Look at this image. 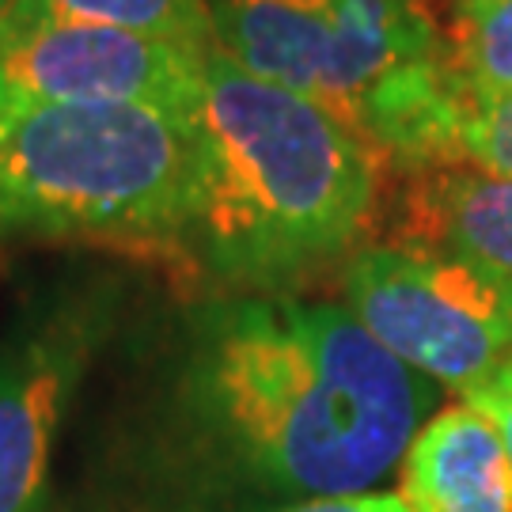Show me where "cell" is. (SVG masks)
<instances>
[{"mask_svg":"<svg viewBox=\"0 0 512 512\" xmlns=\"http://www.w3.org/2000/svg\"><path fill=\"white\" fill-rule=\"evenodd\" d=\"M8 8H12V0H0V19L8 16Z\"/></svg>","mask_w":512,"mask_h":512,"instance_id":"9a60e30c","label":"cell"},{"mask_svg":"<svg viewBox=\"0 0 512 512\" xmlns=\"http://www.w3.org/2000/svg\"><path fill=\"white\" fill-rule=\"evenodd\" d=\"M190 114L160 107H0V228L186 251Z\"/></svg>","mask_w":512,"mask_h":512,"instance_id":"3957f363","label":"cell"},{"mask_svg":"<svg viewBox=\"0 0 512 512\" xmlns=\"http://www.w3.org/2000/svg\"><path fill=\"white\" fill-rule=\"evenodd\" d=\"M213 50L171 38L42 23L0 35V107H160L190 114Z\"/></svg>","mask_w":512,"mask_h":512,"instance_id":"8992f818","label":"cell"},{"mask_svg":"<svg viewBox=\"0 0 512 512\" xmlns=\"http://www.w3.org/2000/svg\"><path fill=\"white\" fill-rule=\"evenodd\" d=\"M410 512H512V463L497 425L471 403L440 410L399 463Z\"/></svg>","mask_w":512,"mask_h":512,"instance_id":"ba28073f","label":"cell"},{"mask_svg":"<svg viewBox=\"0 0 512 512\" xmlns=\"http://www.w3.org/2000/svg\"><path fill=\"white\" fill-rule=\"evenodd\" d=\"M42 23H76V27H110L137 35L171 38L213 50V4L209 0H12L4 31H27Z\"/></svg>","mask_w":512,"mask_h":512,"instance_id":"30bf717a","label":"cell"},{"mask_svg":"<svg viewBox=\"0 0 512 512\" xmlns=\"http://www.w3.org/2000/svg\"><path fill=\"white\" fill-rule=\"evenodd\" d=\"M342 296L387 353L459 395L512 357V285L448 251L361 247Z\"/></svg>","mask_w":512,"mask_h":512,"instance_id":"5b68a950","label":"cell"},{"mask_svg":"<svg viewBox=\"0 0 512 512\" xmlns=\"http://www.w3.org/2000/svg\"><path fill=\"white\" fill-rule=\"evenodd\" d=\"M281 512H410L399 494H346V497H311L296 501Z\"/></svg>","mask_w":512,"mask_h":512,"instance_id":"5bb4252c","label":"cell"},{"mask_svg":"<svg viewBox=\"0 0 512 512\" xmlns=\"http://www.w3.org/2000/svg\"><path fill=\"white\" fill-rule=\"evenodd\" d=\"M194 129L186 255L228 285H281L349 255L380 202L384 156L304 95L213 50Z\"/></svg>","mask_w":512,"mask_h":512,"instance_id":"7a4b0ae2","label":"cell"},{"mask_svg":"<svg viewBox=\"0 0 512 512\" xmlns=\"http://www.w3.org/2000/svg\"><path fill=\"white\" fill-rule=\"evenodd\" d=\"M213 50L342 122L387 80L448 54L433 0H220Z\"/></svg>","mask_w":512,"mask_h":512,"instance_id":"277c9868","label":"cell"},{"mask_svg":"<svg viewBox=\"0 0 512 512\" xmlns=\"http://www.w3.org/2000/svg\"><path fill=\"white\" fill-rule=\"evenodd\" d=\"M107 323V300L65 296L0 349V512L46 509L57 433Z\"/></svg>","mask_w":512,"mask_h":512,"instance_id":"52a82bcc","label":"cell"},{"mask_svg":"<svg viewBox=\"0 0 512 512\" xmlns=\"http://www.w3.org/2000/svg\"><path fill=\"white\" fill-rule=\"evenodd\" d=\"M403 243L467 258L512 285V175L478 167L414 171Z\"/></svg>","mask_w":512,"mask_h":512,"instance_id":"9c48e42d","label":"cell"},{"mask_svg":"<svg viewBox=\"0 0 512 512\" xmlns=\"http://www.w3.org/2000/svg\"><path fill=\"white\" fill-rule=\"evenodd\" d=\"M463 403H471L475 410H482L486 418L497 425V433H501V444H505V452H509V463H512V357L509 361H501V365L475 384L467 395H463Z\"/></svg>","mask_w":512,"mask_h":512,"instance_id":"4fadbf2b","label":"cell"},{"mask_svg":"<svg viewBox=\"0 0 512 512\" xmlns=\"http://www.w3.org/2000/svg\"><path fill=\"white\" fill-rule=\"evenodd\" d=\"M448 65L482 95H512V0H456L444 27Z\"/></svg>","mask_w":512,"mask_h":512,"instance_id":"8fae6325","label":"cell"},{"mask_svg":"<svg viewBox=\"0 0 512 512\" xmlns=\"http://www.w3.org/2000/svg\"><path fill=\"white\" fill-rule=\"evenodd\" d=\"M437 384L346 304L251 293L202 308L179 353L171 425L213 482L270 497L368 494L403 463Z\"/></svg>","mask_w":512,"mask_h":512,"instance_id":"6da1fadb","label":"cell"},{"mask_svg":"<svg viewBox=\"0 0 512 512\" xmlns=\"http://www.w3.org/2000/svg\"><path fill=\"white\" fill-rule=\"evenodd\" d=\"M452 167L512 175V95H463Z\"/></svg>","mask_w":512,"mask_h":512,"instance_id":"7c38bea8","label":"cell"}]
</instances>
